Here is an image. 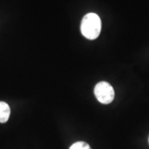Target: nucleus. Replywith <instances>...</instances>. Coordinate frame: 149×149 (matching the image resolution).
Masks as SVG:
<instances>
[{"label": "nucleus", "instance_id": "nucleus-4", "mask_svg": "<svg viewBox=\"0 0 149 149\" xmlns=\"http://www.w3.org/2000/svg\"><path fill=\"white\" fill-rule=\"evenodd\" d=\"M70 149H91L90 147V145L88 143H86L85 142H76L74 144H72L70 146Z\"/></svg>", "mask_w": 149, "mask_h": 149}, {"label": "nucleus", "instance_id": "nucleus-2", "mask_svg": "<svg viewBox=\"0 0 149 149\" xmlns=\"http://www.w3.org/2000/svg\"><path fill=\"white\" fill-rule=\"evenodd\" d=\"M95 95L100 103L108 104H110L114 99V91L111 85L108 82L101 81L99 82L95 87Z\"/></svg>", "mask_w": 149, "mask_h": 149}, {"label": "nucleus", "instance_id": "nucleus-3", "mask_svg": "<svg viewBox=\"0 0 149 149\" xmlns=\"http://www.w3.org/2000/svg\"><path fill=\"white\" fill-rule=\"evenodd\" d=\"M10 107L5 102L0 101V123H6L10 116Z\"/></svg>", "mask_w": 149, "mask_h": 149}, {"label": "nucleus", "instance_id": "nucleus-1", "mask_svg": "<svg viewBox=\"0 0 149 149\" xmlns=\"http://www.w3.org/2000/svg\"><path fill=\"white\" fill-rule=\"evenodd\" d=\"M80 31L82 35L89 39L95 40L99 37L101 31V20L96 13H87L81 21Z\"/></svg>", "mask_w": 149, "mask_h": 149}]
</instances>
